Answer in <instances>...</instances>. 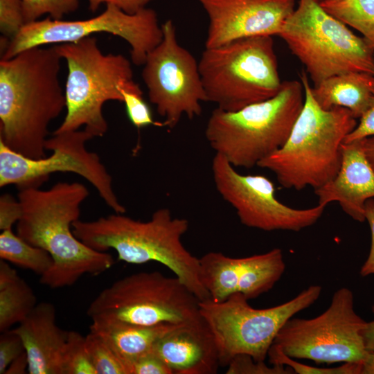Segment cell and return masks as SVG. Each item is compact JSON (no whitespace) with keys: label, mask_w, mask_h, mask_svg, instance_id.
<instances>
[{"label":"cell","mask_w":374,"mask_h":374,"mask_svg":"<svg viewBox=\"0 0 374 374\" xmlns=\"http://www.w3.org/2000/svg\"><path fill=\"white\" fill-rule=\"evenodd\" d=\"M267 357L273 365H284L290 367L294 373L299 374H361L363 362H346L335 367L321 368L300 363L288 357L281 351L271 346Z\"/></svg>","instance_id":"f1b7e54d"},{"label":"cell","mask_w":374,"mask_h":374,"mask_svg":"<svg viewBox=\"0 0 374 374\" xmlns=\"http://www.w3.org/2000/svg\"><path fill=\"white\" fill-rule=\"evenodd\" d=\"M21 338L30 374H62V357L69 331L56 323V311L49 302L37 304L13 329Z\"/></svg>","instance_id":"d6986e66"},{"label":"cell","mask_w":374,"mask_h":374,"mask_svg":"<svg viewBox=\"0 0 374 374\" xmlns=\"http://www.w3.org/2000/svg\"><path fill=\"white\" fill-rule=\"evenodd\" d=\"M374 314V305L371 307ZM364 345L367 352H374V320L366 321L362 330Z\"/></svg>","instance_id":"ab89813d"},{"label":"cell","mask_w":374,"mask_h":374,"mask_svg":"<svg viewBox=\"0 0 374 374\" xmlns=\"http://www.w3.org/2000/svg\"><path fill=\"white\" fill-rule=\"evenodd\" d=\"M0 258L40 276L48 271L53 264V258L48 251L29 244L14 233L12 229L1 231Z\"/></svg>","instance_id":"d4e9b609"},{"label":"cell","mask_w":374,"mask_h":374,"mask_svg":"<svg viewBox=\"0 0 374 374\" xmlns=\"http://www.w3.org/2000/svg\"><path fill=\"white\" fill-rule=\"evenodd\" d=\"M304 103L288 139L258 166L271 171L285 188L308 186L314 190L337 175L341 163V145L356 127V118L342 107L322 109L314 99L307 73L300 75Z\"/></svg>","instance_id":"277c9868"},{"label":"cell","mask_w":374,"mask_h":374,"mask_svg":"<svg viewBox=\"0 0 374 374\" xmlns=\"http://www.w3.org/2000/svg\"><path fill=\"white\" fill-rule=\"evenodd\" d=\"M152 0H87L89 8L94 12L102 4H112L123 11L134 14L146 8L147 5Z\"/></svg>","instance_id":"f35d334b"},{"label":"cell","mask_w":374,"mask_h":374,"mask_svg":"<svg viewBox=\"0 0 374 374\" xmlns=\"http://www.w3.org/2000/svg\"><path fill=\"white\" fill-rule=\"evenodd\" d=\"M127 116L133 125L141 128L150 125L163 126L154 121L150 109L143 98L142 90L120 89Z\"/></svg>","instance_id":"4dcf8cb0"},{"label":"cell","mask_w":374,"mask_h":374,"mask_svg":"<svg viewBox=\"0 0 374 374\" xmlns=\"http://www.w3.org/2000/svg\"><path fill=\"white\" fill-rule=\"evenodd\" d=\"M26 24L22 0H0V31L10 40Z\"/></svg>","instance_id":"d6a6232c"},{"label":"cell","mask_w":374,"mask_h":374,"mask_svg":"<svg viewBox=\"0 0 374 374\" xmlns=\"http://www.w3.org/2000/svg\"><path fill=\"white\" fill-rule=\"evenodd\" d=\"M161 26L162 40L148 54L141 76L163 126L173 128L184 115L199 116L207 99L198 62L178 43L173 21Z\"/></svg>","instance_id":"5bb4252c"},{"label":"cell","mask_w":374,"mask_h":374,"mask_svg":"<svg viewBox=\"0 0 374 374\" xmlns=\"http://www.w3.org/2000/svg\"><path fill=\"white\" fill-rule=\"evenodd\" d=\"M89 195L88 188L76 181L57 182L46 190L35 186L19 189L22 214L17 234L53 258L52 267L39 280L51 289L71 286L82 276L98 275L114 264L111 254L89 247L73 231L80 206Z\"/></svg>","instance_id":"7a4b0ae2"},{"label":"cell","mask_w":374,"mask_h":374,"mask_svg":"<svg viewBox=\"0 0 374 374\" xmlns=\"http://www.w3.org/2000/svg\"><path fill=\"white\" fill-rule=\"evenodd\" d=\"M361 374H374V352H368L362 363Z\"/></svg>","instance_id":"7bdbcfd3"},{"label":"cell","mask_w":374,"mask_h":374,"mask_svg":"<svg viewBox=\"0 0 374 374\" xmlns=\"http://www.w3.org/2000/svg\"><path fill=\"white\" fill-rule=\"evenodd\" d=\"M365 220L368 221L371 234V247L368 256L362 266L359 274L366 277L374 274V199L371 198L366 202L364 207Z\"/></svg>","instance_id":"74e56055"},{"label":"cell","mask_w":374,"mask_h":374,"mask_svg":"<svg viewBox=\"0 0 374 374\" xmlns=\"http://www.w3.org/2000/svg\"><path fill=\"white\" fill-rule=\"evenodd\" d=\"M56 44L0 61V141L31 159L46 156L48 127L66 108Z\"/></svg>","instance_id":"6da1fadb"},{"label":"cell","mask_w":374,"mask_h":374,"mask_svg":"<svg viewBox=\"0 0 374 374\" xmlns=\"http://www.w3.org/2000/svg\"><path fill=\"white\" fill-rule=\"evenodd\" d=\"M85 337L96 374H128L125 364L101 336L90 330Z\"/></svg>","instance_id":"4316f807"},{"label":"cell","mask_w":374,"mask_h":374,"mask_svg":"<svg viewBox=\"0 0 374 374\" xmlns=\"http://www.w3.org/2000/svg\"><path fill=\"white\" fill-rule=\"evenodd\" d=\"M227 374H290L293 370L284 365L269 366L265 362H257L250 355L241 354L235 356L228 364Z\"/></svg>","instance_id":"1f68e13d"},{"label":"cell","mask_w":374,"mask_h":374,"mask_svg":"<svg viewBox=\"0 0 374 374\" xmlns=\"http://www.w3.org/2000/svg\"><path fill=\"white\" fill-rule=\"evenodd\" d=\"M208 18L205 48L258 35H278L295 0H198Z\"/></svg>","instance_id":"2e32d148"},{"label":"cell","mask_w":374,"mask_h":374,"mask_svg":"<svg viewBox=\"0 0 374 374\" xmlns=\"http://www.w3.org/2000/svg\"><path fill=\"white\" fill-rule=\"evenodd\" d=\"M199 261L200 279L211 300L221 302L236 292L242 258L211 251L199 258Z\"/></svg>","instance_id":"cb8c5ba5"},{"label":"cell","mask_w":374,"mask_h":374,"mask_svg":"<svg viewBox=\"0 0 374 374\" xmlns=\"http://www.w3.org/2000/svg\"><path fill=\"white\" fill-rule=\"evenodd\" d=\"M93 138L84 129L53 133L46 143L51 154L39 159L26 157L0 141V187H39L52 173L72 172L89 182L114 213H125V207L114 190L112 176L98 154L86 148Z\"/></svg>","instance_id":"4fadbf2b"},{"label":"cell","mask_w":374,"mask_h":374,"mask_svg":"<svg viewBox=\"0 0 374 374\" xmlns=\"http://www.w3.org/2000/svg\"><path fill=\"white\" fill-rule=\"evenodd\" d=\"M364 154L374 170V136L361 140Z\"/></svg>","instance_id":"b9f144b4"},{"label":"cell","mask_w":374,"mask_h":374,"mask_svg":"<svg viewBox=\"0 0 374 374\" xmlns=\"http://www.w3.org/2000/svg\"><path fill=\"white\" fill-rule=\"evenodd\" d=\"M28 362L25 352L8 366L5 374H24L28 371Z\"/></svg>","instance_id":"60d3db41"},{"label":"cell","mask_w":374,"mask_h":374,"mask_svg":"<svg viewBox=\"0 0 374 374\" xmlns=\"http://www.w3.org/2000/svg\"><path fill=\"white\" fill-rule=\"evenodd\" d=\"M199 303L177 277L158 271H140L103 290L89 304L87 314L92 322L184 323L202 319Z\"/></svg>","instance_id":"30bf717a"},{"label":"cell","mask_w":374,"mask_h":374,"mask_svg":"<svg viewBox=\"0 0 374 374\" xmlns=\"http://www.w3.org/2000/svg\"><path fill=\"white\" fill-rule=\"evenodd\" d=\"M341 163L337 175L314 190L318 204L327 206L337 202L353 220H365L366 202L374 197V170L363 150L362 141L343 143Z\"/></svg>","instance_id":"ac0fdd59"},{"label":"cell","mask_w":374,"mask_h":374,"mask_svg":"<svg viewBox=\"0 0 374 374\" xmlns=\"http://www.w3.org/2000/svg\"><path fill=\"white\" fill-rule=\"evenodd\" d=\"M321 291V286L310 285L290 301L264 309L252 308L240 292L221 302L199 301V312L214 337L220 366H227L235 356L241 354L265 362L286 321L311 306Z\"/></svg>","instance_id":"9c48e42d"},{"label":"cell","mask_w":374,"mask_h":374,"mask_svg":"<svg viewBox=\"0 0 374 374\" xmlns=\"http://www.w3.org/2000/svg\"><path fill=\"white\" fill-rule=\"evenodd\" d=\"M100 33L126 41L131 48V60L137 66L144 64L148 54L163 38L161 26L154 10L146 7L130 14L107 4L103 12L87 19L65 21L48 17L26 24L10 41L1 59L12 57L33 47L75 42Z\"/></svg>","instance_id":"7c38bea8"},{"label":"cell","mask_w":374,"mask_h":374,"mask_svg":"<svg viewBox=\"0 0 374 374\" xmlns=\"http://www.w3.org/2000/svg\"><path fill=\"white\" fill-rule=\"evenodd\" d=\"M220 154L212 160V173L217 190L236 211L240 222L265 231H299L315 224L326 206L298 209L280 202L267 177L242 175Z\"/></svg>","instance_id":"9a60e30c"},{"label":"cell","mask_w":374,"mask_h":374,"mask_svg":"<svg viewBox=\"0 0 374 374\" xmlns=\"http://www.w3.org/2000/svg\"><path fill=\"white\" fill-rule=\"evenodd\" d=\"M198 64L207 101L224 111L269 99L283 86L271 35L205 48Z\"/></svg>","instance_id":"52a82bcc"},{"label":"cell","mask_w":374,"mask_h":374,"mask_svg":"<svg viewBox=\"0 0 374 374\" xmlns=\"http://www.w3.org/2000/svg\"><path fill=\"white\" fill-rule=\"evenodd\" d=\"M180 323L139 326L124 322H92L91 331L101 336L126 366L150 352L154 344Z\"/></svg>","instance_id":"ffe728a7"},{"label":"cell","mask_w":374,"mask_h":374,"mask_svg":"<svg viewBox=\"0 0 374 374\" xmlns=\"http://www.w3.org/2000/svg\"><path fill=\"white\" fill-rule=\"evenodd\" d=\"M65 60L68 74L64 88L66 115L53 133L84 130L93 137H102L108 129L104 104L123 102L120 89L139 84L133 80L131 62L121 54H104L96 37L56 44Z\"/></svg>","instance_id":"8992f818"},{"label":"cell","mask_w":374,"mask_h":374,"mask_svg":"<svg viewBox=\"0 0 374 374\" xmlns=\"http://www.w3.org/2000/svg\"><path fill=\"white\" fill-rule=\"evenodd\" d=\"M320 5L329 14L360 32L374 51V0H327Z\"/></svg>","instance_id":"484cf974"},{"label":"cell","mask_w":374,"mask_h":374,"mask_svg":"<svg viewBox=\"0 0 374 374\" xmlns=\"http://www.w3.org/2000/svg\"><path fill=\"white\" fill-rule=\"evenodd\" d=\"M0 374H5L12 361L26 352L21 337L13 329L1 332Z\"/></svg>","instance_id":"836d02e7"},{"label":"cell","mask_w":374,"mask_h":374,"mask_svg":"<svg viewBox=\"0 0 374 374\" xmlns=\"http://www.w3.org/2000/svg\"><path fill=\"white\" fill-rule=\"evenodd\" d=\"M152 351L172 374H215L220 367L214 337L203 319L178 324L154 344Z\"/></svg>","instance_id":"e0dca14e"},{"label":"cell","mask_w":374,"mask_h":374,"mask_svg":"<svg viewBox=\"0 0 374 374\" xmlns=\"http://www.w3.org/2000/svg\"><path fill=\"white\" fill-rule=\"evenodd\" d=\"M365 323L355 310L353 292L341 287L319 316L288 319L271 346L317 364L363 362L368 353L362 334Z\"/></svg>","instance_id":"8fae6325"},{"label":"cell","mask_w":374,"mask_h":374,"mask_svg":"<svg viewBox=\"0 0 374 374\" xmlns=\"http://www.w3.org/2000/svg\"><path fill=\"white\" fill-rule=\"evenodd\" d=\"M285 269L283 253L279 248L242 258L236 292L248 300L256 299L272 289Z\"/></svg>","instance_id":"603a6c76"},{"label":"cell","mask_w":374,"mask_h":374,"mask_svg":"<svg viewBox=\"0 0 374 374\" xmlns=\"http://www.w3.org/2000/svg\"><path fill=\"white\" fill-rule=\"evenodd\" d=\"M62 374H96L90 359L86 337L76 331H69L62 357Z\"/></svg>","instance_id":"83f0119b"},{"label":"cell","mask_w":374,"mask_h":374,"mask_svg":"<svg viewBox=\"0 0 374 374\" xmlns=\"http://www.w3.org/2000/svg\"><path fill=\"white\" fill-rule=\"evenodd\" d=\"M26 24L39 20L44 15L53 19L62 17L77 10L79 0H22Z\"/></svg>","instance_id":"f546056e"},{"label":"cell","mask_w":374,"mask_h":374,"mask_svg":"<svg viewBox=\"0 0 374 374\" xmlns=\"http://www.w3.org/2000/svg\"><path fill=\"white\" fill-rule=\"evenodd\" d=\"M318 2L321 3V2H323L324 1H327V0H317Z\"/></svg>","instance_id":"ee69618b"},{"label":"cell","mask_w":374,"mask_h":374,"mask_svg":"<svg viewBox=\"0 0 374 374\" xmlns=\"http://www.w3.org/2000/svg\"><path fill=\"white\" fill-rule=\"evenodd\" d=\"M37 304L29 285L10 267L0 260V332L21 323Z\"/></svg>","instance_id":"7402d4cb"},{"label":"cell","mask_w":374,"mask_h":374,"mask_svg":"<svg viewBox=\"0 0 374 374\" xmlns=\"http://www.w3.org/2000/svg\"><path fill=\"white\" fill-rule=\"evenodd\" d=\"M130 374H172L171 369L152 350L131 365Z\"/></svg>","instance_id":"e575fe53"},{"label":"cell","mask_w":374,"mask_h":374,"mask_svg":"<svg viewBox=\"0 0 374 374\" xmlns=\"http://www.w3.org/2000/svg\"><path fill=\"white\" fill-rule=\"evenodd\" d=\"M374 136V93L371 103L360 117V122L345 137L344 143H350Z\"/></svg>","instance_id":"8d00e7d4"},{"label":"cell","mask_w":374,"mask_h":374,"mask_svg":"<svg viewBox=\"0 0 374 374\" xmlns=\"http://www.w3.org/2000/svg\"><path fill=\"white\" fill-rule=\"evenodd\" d=\"M278 36L305 66L314 87L349 72L374 75V51L365 39L355 35L317 0H299Z\"/></svg>","instance_id":"ba28073f"},{"label":"cell","mask_w":374,"mask_h":374,"mask_svg":"<svg viewBox=\"0 0 374 374\" xmlns=\"http://www.w3.org/2000/svg\"><path fill=\"white\" fill-rule=\"evenodd\" d=\"M302 82H283L275 96L227 112L216 107L205 136L215 153L234 166L251 168L283 145L304 103Z\"/></svg>","instance_id":"5b68a950"},{"label":"cell","mask_w":374,"mask_h":374,"mask_svg":"<svg viewBox=\"0 0 374 374\" xmlns=\"http://www.w3.org/2000/svg\"><path fill=\"white\" fill-rule=\"evenodd\" d=\"M22 209L19 199L10 194H3L0 197V229H12L14 224L20 220Z\"/></svg>","instance_id":"d590c367"},{"label":"cell","mask_w":374,"mask_h":374,"mask_svg":"<svg viewBox=\"0 0 374 374\" xmlns=\"http://www.w3.org/2000/svg\"><path fill=\"white\" fill-rule=\"evenodd\" d=\"M312 96L323 109L342 107L355 118H360L374 93V75L364 72H349L331 76L317 87H311Z\"/></svg>","instance_id":"44dd1931"},{"label":"cell","mask_w":374,"mask_h":374,"mask_svg":"<svg viewBox=\"0 0 374 374\" xmlns=\"http://www.w3.org/2000/svg\"><path fill=\"white\" fill-rule=\"evenodd\" d=\"M188 228L186 219L173 217L166 208L155 211L148 221L114 213L73 224L76 238L89 247L102 252L114 249L118 259L127 263L159 262L170 269L199 301H205L210 296L200 279L199 258L181 242Z\"/></svg>","instance_id":"3957f363"}]
</instances>
